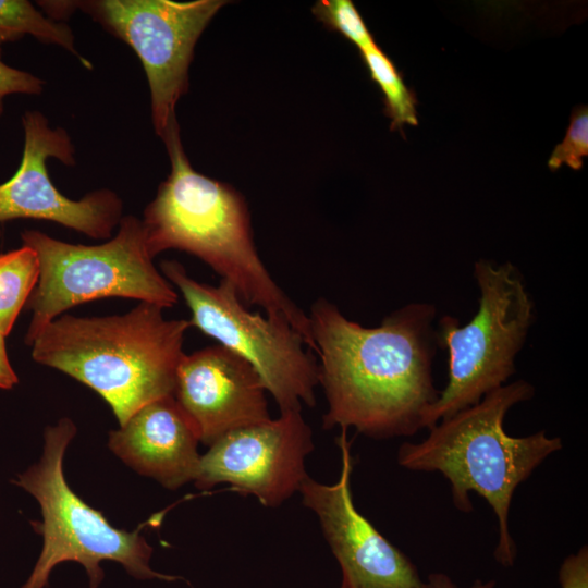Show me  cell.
<instances>
[{
	"instance_id": "obj_1",
	"label": "cell",
	"mask_w": 588,
	"mask_h": 588,
	"mask_svg": "<svg viewBox=\"0 0 588 588\" xmlns=\"http://www.w3.org/2000/svg\"><path fill=\"white\" fill-rule=\"evenodd\" d=\"M307 315L328 405L324 429L354 428L373 439L424 429L425 415L440 394L432 378L440 347L433 304H406L372 328L350 320L322 297Z\"/></svg>"
},
{
	"instance_id": "obj_2",
	"label": "cell",
	"mask_w": 588,
	"mask_h": 588,
	"mask_svg": "<svg viewBox=\"0 0 588 588\" xmlns=\"http://www.w3.org/2000/svg\"><path fill=\"white\" fill-rule=\"evenodd\" d=\"M161 139L171 172L142 220L150 256L179 249L198 257L233 285L244 303L289 322L316 354L308 315L278 285L258 255L244 197L232 186L192 168L177 121Z\"/></svg>"
},
{
	"instance_id": "obj_3",
	"label": "cell",
	"mask_w": 588,
	"mask_h": 588,
	"mask_svg": "<svg viewBox=\"0 0 588 588\" xmlns=\"http://www.w3.org/2000/svg\"><path fill=\"white\" fill-rule=\"evenodd\" d=\"M534 394L535 388L526 380L506 383L437 422L420 442H405L397 451L403 468L441 473L458 511H473L470 492L488 502L498 520L494 558L505 567L514 564L517 554L509 528L514 492L549 455L562 449L561 438L543 430L526 437H512L504 430L507 412Z\"/></svg>"
},
{
	"instance_id": "obj_4",
	"label": "cell",
	"mask_w": 588,
	"mask_h": 588,
	"mask_svg": "<svg viewBox=\"0 0 588 588\" xmlns=\"http://www.w3.org/2000/svg\"><path fill=\"white\" fill-rule=\"evenodd\" d=\"M163 309L139 302L124 315H62L29 344L32 357L96 391L121 426L145 404L174 393L192 323L167 319Z\"/></svg>"
},
{
	"instance_id": "obj_5",
	"label": "cell",
	"mask_w": 588,
	"mask_h": 588,
	"mask_svg": "<svg viewBox=\"0 0 588 588\" xmlns=\"http://www.w3.org/2000/svg\"><path fill=\"white\" fill-rule=\"evenodd\" d=\"M474 278L479 290L474 317L461 326L448 315L437 326L439 346L448 352V383L428 408L424 429L506 384L536 319L534 298L512 262L479 259Z\"/></svg>"
},
{
	"instance_id": "obj_6",
	"label": "cell",
	"mask_w": 588,
	"mask_h": 588,
	"mask_svg": "<svg viewBox=\"0 0 588 588\" xmlns=\"http://www.w3.org/2000/svg\"><path fill=\"white\" fill-rule=\"evenodd\" d=\"M75 432L74 422L66 417L47 427L39 462L13 480L38 501L42 515L41 523H34L44 538L42 550L22 588H46L52 568L65 561L85 567L90 588L101 584L105 574L100 562L105 560L120 563L138 579H179L150 568L152 548L139 535L142 526L131 532L113 527L69 487L63 457Z\"/></svg>"
},
{
	"instance_id": "obj_7",
	"label": "cell",
	"mask_w": 588,
	"mask_h": 588,
	"mask_svg": "<svg viewBox=\"0 0 588 588\" xmlns=\"http://www.w3.org/2000/svg\"><path fill=\"white\" fill-rule=\"evenodd\" d=\"M23 245L33 248L39 274L27 306L33 311L25 342L62 313L103 297H126L159 305L177 303L172 284L155 267L142 220L122 217L118 233L99 245L70 244L40 231L21 233Z\"/></svg>"
},
{
	"instance_id": "obj_8",
	"label": "cell",
	"mask_w": 588,
	"mask_h": 588,
	"mask_svg": "<svg viewBox=\"0 0 588 588\" xmlns=\"http://www.w3.org/2000/svg\"><path fill=\"white\" fill-rule=\"evenodd\" d=\"M160 269L189 307L192 326L249 363L280 413L315 406L318 360L289 322L249 311L224 280L216 286L201 283L175 260L162 261Z\"/></svg>"
},
{
	"instance_id": "obj_9",
	"label": "cell",
	"mask_w": 588,
	"mask_h": 588,
	"mask_svg": "<svg viewBox=\"0 0 588 588\" xmlns=\"http://www.w3.org/2000/svg\"><path fill=\"white\" fill-rule=\"evenodd\" d=\"M222 0H95L76 7L127 44L142 61L151 102V120L163 137L176 121L175 107L188 89L195 45Z\"/></svg>"
},
{
	"instance_id": "obj_10",
	"label": "cell",
	"mask_w": 588,
	"mask_h": 588,
	"mask_svg": "<svg viewBox=\"0 0 588 588\" xmlns=\"http://www.w3.org/2000/svg\"><path fill=\"white\" fill-rule=\"evenodd\" d=\"M313 432L301 411L231 431L200 455L194 480L199 489L229 483L265 506L275 507L298 492L308 476L305 460Z\"/></svg>"
},
{
	"instance_id": "obj_11",
	"label": "cell",
	"mask_w": 588,
	"mask_h": 588,
	"mask_svg": "<svg viewBox=\"0 0 588 588\" xmlns=\"http://www.w3.org/2000/svg\"><path fill=\"white\" fill-rule=\"evenodd\" d=\"M24 149L15 174L0 184V222L19 218L48 220L97 240L111 236L122 219V201L108 188L73 200L59 192L50 180L46 161L57 158L75 163V150L66 131L52 128L37 110L22 117Z\"/></svg>"
},
{
	"instance_id": "obj_12",
	"label": "cell",
	"mask_w": 588,
	"mask_h": 588,
	"mask_svg": "<svg viewBox=\"0 0 588 588\" xmlns=\"http://www.w3.org/2000/svg\"><path fill=\"white\" fill-rule=\"evenodd\" d=\"M341 473L332 485L307 476L298 492L318 517L342 571L341 588H425L412 561L362 515L351 491L353 460L346 431L336 440Z\"/></svg>"
},
{
	"instance_id": "obj_13",
	"label": "cell",
	"mask_w": 588,
	"mask_h": 588,
	"mask_svg": "<svg viewBox=\"0 0 588 588\" xmlns=\"http://www.w3.org/2000/svg\"><path fill=\"white\" fill-rule=\"evenodd\" d=\"M256 369L220 344L184 354L173 396L208 446L224 434L270 419Z\"/></svg>"
},
{
	"instance_id": "obj_14",
	"label": "cell",
	"mask_w": 588,
	"mask_h": 588,
	"mask_svg": "<svg viewBox=\"0 0 588 588\" xmlns=\"http://www.w3.org/2000/svg\"><path fill=\"white\" fill-rule=\"evenodd\" d=\"M197 430L173 395L154 400L137 409L108 445L124 463L168 489L195 480L200 455Z\"/></svg>"
},
{
	"instance_id": "obj_15",
	"label": "cell",
	"mask_w": 588,
	"mask_h": 588,
	"mask_svg": "<svg viewBox=\"0 0 588 588\" xmlns=\"http://www.w3.org/2000/svg\"><path fill=\"white\" fill-rule=\"evenodd\" d=\"M26 35L45 44L58 45L76 56L84 66L91 68L76 51L74 35L66 24L47 17L29 1L0 0V47Z\"/></svg>"
},
{
	"instance_id": "obj_16",
	"label": "cell",
	"mask_w": 588,
	"mask_h": 588,
	"mask_svg": "<svg viewBox=\"0 0 588 588\" xmlns=\"http://www.w3.org/2000/svg\"><path fill=\"white\" fill-rule=\"evenodd\" d=\"M39 264L28 246L0 254V334L7 336L36 286Z\"/></svg>"
},
{
	"instance_id": "obj_17",
	"label": "cell",
	"mask_w": 588,
	"mask_h": 588,
	"mask_svg": "<svg viewBox=\"0 0 588 588\" xmlns=\"http://www.w3.org/2000/svg\"><path fill=\"white\" fill-rule=\"evenodd\" d=\"M371 79L383 94L384 112L391 119V130L402 131L404 124L417 125V100L405 85L391 59L377 44L359 50Z\"/></svg>"
},
{
	"instance_id": "obj_18",
	"label": "cell",
	"mask_w": 588,
	"mask_h": 588,
	"mask_svg": "<svg viewBox=\"0 0 588 588\" xmlns=\"http://www.w3.org/2000/svg\"><path fill=\"white\" fill-rule=\"evenodd\" d=\"M327 28L340 33L359 50L376 44L363 17L350 0H320L311 9Z\"/></svg>"
},
{
	"instance_id": "obj_19",
	"label": "cell",
	"mask_w": 588,
	"mask_h": 588,
	"mask_svg": "<svg viewBox=\"0 0 588 588\" xmlns=\"http://www.w3.org/2000/svg\"><path fill=\"white\" fill-rule=\"evenodd\" d=\"M586 156H588V110L587 107H580L573 111L566 135L554 147L548 167L555 171L562 164H567L573 170H579Z\"/></svg>"
},
{
	"instance_id": "obj_20",
	"label": "cell",
	"mask_w": 588,
	"mask_h": 588,
	"mask_svg": "<svg viewBox=\"0 0 588 588\" xmlns=\"http://www.w3.org/2000/svg\"><path fill=\"white\" fill-rule=\"evenodd\" d=\"M0 47V117L4 111V98L14 94L38 95L45 82L32 73L12 68L2 61Z\"/></svg>"
},
{
	"instance_id": "obj_21",
	"label": "cell",
	"mask_w": 588,
	"mask_h": 588,
	"mask_svg": "<svg viewBox=\"0 0 588 588\" xmlns=\"http://www.w3.org/2000/svg\"><path fill=\"white\" fill-rule=\"evenodd\" d=\"M562 588H588V549L581 547L577 553L564 559L559 569Z\"/></svg>"
},
{
	"instance_id": "obj_22",
	"label": "cell",
	"mask_w": 588,
	"mask_h": 588,
	"mask_svg": "<svg viewBox=\"0 0 588 588\" xmlns=\"http://www.w3.org/2000/svg\"><path fill=\"white\" fill-rule=\"evenodd\" d=\"M5 336L0 334V389H12L17 382L5 348Z\"/></svg>"
},
{
	"instance_id": "obj_23",
	"label": "cell",
	"mask_w": 588,
	"mask_h": 588,
	"mask_svg": "<svg viewBox=\"0 0 588 588\" xmlns=\"http://www.w3.org/2000/svg\"><path fill=\"white\" fill-rule=\"evenodd\" d=\"M495 583L493 580L489 581H475L468 588H494ZM425 588H461L458 587L446 574L443 573H431L428 576L427 581H425Z\"/></svg>"
},
{
	"instance_id": "obj_24",
	"label": "cell",
	"mask_w": 588,
	"mask_h": 588,
	"mask_svg": "<svg viewBox=\"0 0 588 588\" xmlns=\"http://www.w3.org/2000/svg\"><path fill=\"white\" fill-rule=\"evenodd\" d=\"M0 235H1V231H0Z\"/></svg>"
}]
</instances>
